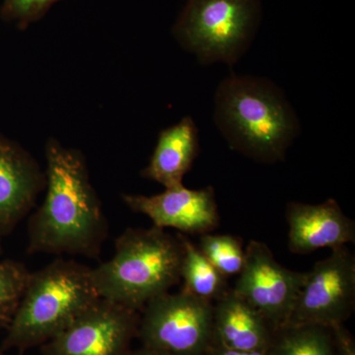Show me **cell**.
<instances>
[{
    "label": "cell",
    "instance_id": "6da1fadb",
    "mask_svg": "<svg viewBox=\"0 0 355 355\" xmlns=\"http://www.w3.org/2000/svg\"><path fill=\"white\" fill-rule=\"evenodd\" d=\"M46 196L28 222V253L96 259L108 237V221L81 151L57 139L46 144Z\"/></svg>",
    "mask_w": 355,
    "mask_h": 355
},
{
    "label": "cell",
    "instance_id": "7a4b0ae2",
    "mask_svg": "<svg viewBox=\"0 0 355 355\" xmlns=\"http://www.w3.org/2000/svg\"><path fill=\"white\" fill-rule=\"evenodd\" d=\"M214 119L233 149L263 162L284 158L299 130L280 89L258 77L232 74L224 79L217 89Z\"/></svg>",
    "mask_w": 355,
    "mask_h": 355
},
{
    "label": "cell",
    "instance_id": "3957f363",
    "mask_svg": "<svg viewBox=\"0 0 355 355\" xmlns=\"http://www.w3.org/2000/svg\"><path fill=\"white\" fill-rule=\"evenodd\" d=\"M183 245L164 229L128 228L109 261L91 268L100 298L139 311L181 280Z\"/></svg>",
    "mask_w": 355,
    "mask_h": 355
},
{
    "label": "cell",
    "instance_id": "277c9868",
    "mask_svg": "<svg viewBox=\"0 0 355 355\" xmlns=\"http://www.w3.org/2000/svg\"><path fill=\"white\" fill-rule=\"evenodd\" d=\"M100 298L91 268L58 258L30 273L1 349L41 347L64 331Z\"/></svg>",
    "mask_w": 355,
    "mask_h": 355
},
{
    "label": "cell",
    "instance_id": "5b68a950",
    "mask_svg": "<svg viewBox=\"0 0 355 355\" xmlns=\"http://www.w3.org/2000/svg\"><path fill=\"white\" fill-rule=\"evenodd\" d=\"M260 0H187L173 34L202 64H234L254 39Z\"/></svg>",
    "mask_w": 355,
    "mask_h": 355
},
{
    "label": "cell",
    "instance_id": "8992f818",
    "mask_svg": "<svg viewBox=\"0 0 355 355\" xmlns=\"http://www.w3.org/2000/svg\"><path fill=\"white\" fill-rule=\"evenodd\" d=\"M144 347L174 355H207L214 342V305L182 291L151 300L139 317Z\"/></svg>",
    "mask_w": 355,
    "mask_h": 355
},
{
    "label": "cell",
    "instance_id": "52a82bcc",
    "mask_svg": "<svg viewBox=\"0 0 355 355\" xmlns=\"http://www.w3.org/2000/svg\"><path fill=\"white\" fill-rule=\"evenodd\" d=\"M331 251L329 258L318 261L306 272L286 326L318 324L331 328L345 323L354 312V254L347 247Z\"/></svg>",
    "mask_w": 355,
    "mask_h": 355
},
{
    "label": "cell",
    "instance_id": "ba28073f",
    "mask_svg": "<svg viewBox=\"0 0 355 355\" xmlns=\"http://www.w3.org/2000/svg\"><path fill=\"white\" fill-rule=\"evenodd\" d=\"M137 311L99 298L43 345V355H128L137 335Z\"/></svg>",
    "mask_w": 355,
    "mask_h": 355
},
{
    "label": "cell",
    "instance_id": "9c48e42d",
    "mask_svg": "<svg viewBox=\"0 0 355 355\" xmlns=\"http://www.w3.org/2000/svg\"><path fill=\"white\" fill-rule=\"evenodd\" d=\"M306 272L280 265L263 243L251 241L233 292L263 317L273 331L286 326Z\"/></svg>",
    "mask_w": 355,
    "mask_h": 355
},
{
    "label": "cell",
    "instance_id": "30bf717a",
    "mask_svg": "<svg viewBox=\"0 0 355 355\" xmlns=\"http://www.w3.org/2000/svg\"><path fill=\"white\" fill-rule=\"evenodd\" d=\"M128 209L151 219L154 227L174 228L182 234H207L219 225L216 193L211 187L190 190L184 184L153 196H121Z\"/></svg>",
    "mask_w": 355,
    "mask_h": 355
},
{
    "label": "cell",
    "instance_id": "8fae6325",
    "mask_svg": "<svg viewBox=\"0 0 355 355\" xmlns=\"http://www.w3.org/2000/svg\"><path fill=\"white\" fill-rule=\"evenodd\" d=\"M46 189V172L17 142L0 135V238L13 232Z\"/></svg>",
    "mask_w": 355,
    "mask_h": 355
},
{
    "label": "cell",
    "instance_id": "7c38bea8",
    "mask_svg": "<svg viewBox=\"0 0 355 355\" xmlns=\"http://www.w3.org/2000/svg\"><path fill=\"white\" fill-rule=\"evenodd\" d=\"M286 219L288 248L294 254H310L322 248L340 249L355 241L354 222L335 200L319 205L291 202Z\"/></svg>",
    "mask_w": 355,
    "mask_h": 355
},
{
    "label": "cell",
    "instance_id": "4fadbf2b",
    "mask_svg": "<svg viewBox=\"0 0 355 355\" xmlns=\"http://www.w3.org/2000/svg\"><path fill=\"white\" fill-rule=\"evenodd\" d=\"M275 331L258 311L228 291L214 306V342L225 349L253 352L268 349Z\"/></svg>",
    "mask_w": 355,
    "mask_h": 355
},
{
    "label": "cell",
    "instance_id": "5bb4252c",
    "mask_svg": "<svg viewBox=\"0 0 355 355\" xmlns=\"http://www.w3.org/2000/svg\"><path fill=\"white\" fill-rule=\"evenodd\" d=\"M198 150L195 121L190 116H184L176 125L160 132L149 164L141 172L142 177L157 182L165 189L182 186Z\"/></svg>",
    "mask_w": 355,
    "mask_h": 355
},
{
    "label": "cell",
    "instance_id": "9a60e30c",
    "mask_svg": "<svg viewBox=\"0 0 355 355\" xmlns=\"http://www.w3.org/2000/svg\"><path fill=\"white\" fill-rule=\"evenodd\" d=\"M178 235L183 245L181 265L183 291L209 302L225 295L229 291L225 277L210 263L198 246L182 233Z\"/></svg>",
    "mask_w": 355,
    "mask_h": 355
},
{
    "label": "cell",
    "instance_id": "2e32d148",
    "mask_svg": "<svg viewBox=\"0 0 355 355\" xmlns=\"http://www.w3.org/2000/svg\"><path fill=\"white\" fill-rule=\"evenodd\" d=\"M270 355H336L333 331L318 324L286 326L275 331Z\"/></svg>",
    "mask_w": 355,
    "mask_h": 355
},
{
    "label": "cell",
    "instance_id": "e0dca14e",
    "mask_svg": "<svg viewBox=\"0 0 355 355\" xmlns=\"http://www.w3.org/2000/svg\"><path fill=\"white\" fill-rule=\"evenodd\" d=\"M198 247L224 277L241 272L245 263V251L240 240L234 236L207 233L200 237Z\"/></svg>",
    "mask_w": 355,
    "mask_h": 355
},
{
    "label": "cell",
    "instance_id": "ac0fdd59",
    "mask_svg": "<svg viewBox=\"0 0 355 355\" xmlns=\"http://www.w3.org/2000/svg\"><path fill=\"white\" fill-rule=\"evenodd\" d=\"M25 265L0 260V331H6L17 310L30 277Z\"/></svg>",
    "mask_w": 355,
    "mask_h": 355
},
{
    "label": "cell",
    "instance_id": "d6986e66",
    "mask_svg": "<svg viewBox=\"0 0 355 355\" xmlns=\"http://www.w3.org/2000/svg\"><path fill=\"white\" fill-rule=\"evenodd\" d=\"M58 0H3L0 16L6 22L25 29L46 13Z\"/></svg>",
    "mask_w": 355,
    "mask_h": 355
},
{
    "label": "cell",
    "instance_id": "ffe728a7",
    "mask_svg": "<svg viewBox=\"0 0 355 355\" xmlns=\"http://www.w3.org/2000/svg\"><path fill=\"white\" fill-rule=\"evenodd\" d=\"M334 343H335L336 355H355V342L354 336L343 324L331 327Z\"/></svg>",
    "mask_w": 355,
    "mask_h": 355
},
{
    "label": "cell",
    "instance_id": "44dd1931",
    "mask_svg": "<svg viewBox=\"0 0 355 355\" xmlns=\"http://www.w3.org/2000/svg\"><path fill=\"white\" fill-rule=\"evenodd\" d=\"M268 349H270V347L268 349L253 350V352H240V350L225 349L220 345L212 343L211 347L207 350V355H270Z\"/></svg>",
    "mask_w": 355,
    "mask_h": 355
},
{
    "label": "cell",
    "instance_id": "7402d4cb",
    "mask_svg": "<svg viewBox=\"0 0 355 355\" xmlns=\"http://www.w3.org/2000/svg\"><path fill=\"white\" fill-rule=\"evenodd\" d=\"M128 355H174L169 354V352H162V350H158L155 349H151V347H142L141 349L135 350L132 352L130 350Z\"/></svg>",
    "mask_w": 355,
    "mask_h": 355
},
{
    "label": "cell",
    "instance_id": "603a6c76",
    "mask_svg": "<svg viewBox=\"0 0 355 355\" xmlns=\"http://www.w3.org/2000/svg\"><path fill=\"white\" fill-rule=\"evenodd\" d=\"M0 355H8L6 354V350H3L0 347Z\"/></svg>",
    "mask_w": 355,
    "mask_h": 355
},
{
    "label": "cell",
    "instance_id": "cb8c5ba5",
    "mask_svg": "<svg viewBox=\"0 0 355 355\" xmlns=\"http://www.w3.org/2000/svg\"><path fill=\"white\" fill-rule=\"evenodd\" d=\"M2 254V249H1V245H0V256H1Z\"/></svg>",
    "mask_w": 355,
    "mask_h": 355
}]
</instances>
